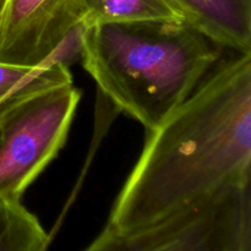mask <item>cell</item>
<instances>
[{
    "mask_svg": "<svg viewBox=\"0 0 251 251\" xmlns=\"http://www.w3.org/2000/svg\"><path fill=\"white\" fill-rule=\"evenodd\" d=\"M66 83H73V76L58 58L33 68L0 61V122L25 100Z\"/></svg>",
    "mask_w": 251,
    "mask_h": 251,
    "instance_id": "7",
    "label": "cell"
},
{
    "mask_svg": "<svg viewBox=\"0 0 251 251\" xmlns=\"http://www.w3.org/2000/svg\"><path fill=\"white\" fill-rule=\"evenodd\" d=\"M185 24L221 48L251 53L250 0H174Z\"/></svg>",
    "mask_w": 251,
    "mask_h": 251,
    "instance_id": "6",
    "label": "cell"
},
{
    "mask_svg": "<svg viewBox=\"0 0 251 251\" xmlns=\"http://www.w3.org/2000/svg\"><path fill=\"white\" fill-rule=\"evenodd\" d=\"M82 66L115 107L153 131L221 60V48L183 21L95 24L78 29Z\"/></svg>",
    "mask_w": 251,
    "mask_h": 251,
    "instance_id": "2",
    "label": "cell"
},
{
    "mask_svg": "<svg viewBox=\"0 0 251 251\" xmlns=\"http://www.w3.org/2000/svg\"><path fill=\"white\" fill-rule=\"evenodd\" d=\"M85 0H5L0 15V61L42 65L56 58L66 39L80 29Z\"/></svg>",
    "mask_w": 251,
    "mask_h": 251,
    "instance_id": "5",
    "label": "cell"
},
{
    "mask_svg": "<svg viewBox=\"0 0 251 251\" xmlns=\"http://www.w3.org/2000/svg\"><path fill=\"white\" fill-rule=\"evenodd\" d=\"M251 185V53L218 61L153 131L108 227L134 230Z\"/></svg>",
    "mask_w": 251,
    "mask_h": 251,
    "instance_id": "1",
    "label": "cell"
},
{
    "mask_svg": "<svg viewBox=\"0 0 251 251\" xmlns=\"http://www.w3.org/2000/svg\"><path fill=\"white\" fill-rule=\"evenodd\" d=\"M81 100L74 83L33 96L0 122V200L25 191L65 145Z\"/></svg>",
    "mask_w": 251,
    "mask_h": 251,
    "instance_id": "4",
    "label": "cell"
},
{
    "mask_svg": "<svg viewBox=\"0 0 251 251\" xmlns=\"http://www.w3.org/2000/svg\"><path fill=\"white\" fill-rule=\"evenodd\" d=\"M82 251H251V185L134 230L105 226Z\"/></svg>",
    "mask_w": 251,
    "mask_h": 251,
    "instance_id": "3",
    "label": "cell"
},
{
    "mask_svg": "<svg viewBox=\"0 0 251 251\" xmlns=\"http://www.w3.org/2000/svg\"><path fill=\"white\" fill-rule=\"evenodd\" d=\"M164 20L184 22L174 0H85L82 26Z\"/></svg>",
    "mask_w": 251,
    "mask_h": 251,
    "instance_id": "8",
    "label": "cell"
},
{
    "mask_svg": "<svg viewBox=\"0 0 251 251\" xmlns=\"http://www.w3.org/2000/svg\"><path fill=\"white\" fill-rule=\"evenodd\" d=\"M48 233L21 200H0V251H48Z\"/></svg>",
    "mask_w": 251,
    "mask_h": 251,
    "instance_id": "9",
    "label": "cell"
},
{
    "mask_svg": "<svg viewBox=\"0 0 251 251\" xmlns=\"http://www.w3.org/2000/svg\"><path fill=\"white\" fill-rule=\"evenodd\" d=\"M0 137H1V132H0Z\"/></svg>",
    "mask_w": 251,
    "mask_h": 251,
    "instance_id": "11",
    "label": "cell"
},
{
    "mask_svg": "<svg viewBox=\"0 0 251 251\" xmlns=\"http://www.w3.org/2000/svg\"><path fill=\"white\" fill-rule=\"evenodd\" d=\"M4 4H5V0H0V15H1V11H2V7H4Z\"/></svg>",
    "mask_w": 251,
    "mask_h": 251,
    "instance_id": "10",
    "label": "cell"
}]
</instances>
